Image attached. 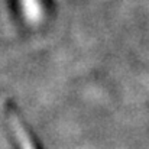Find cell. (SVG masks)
Here are the masks:
<instances>
[{
	"label": "cell",
	"instance_id": "obj_2",
	"mask_svg": "<svg viewBox=\"0 0 149 149\" xmlns=\"http://www.w3.org/2000/svg\"><path fill=\"white\" fill-rule=\"evenodd\" d=\"M12 129H13V135L15 139L19 145L20 149H36L32 138L29 136V133L26 132L25 126L20 123V120L17 117H12Z\"/></svg>",
	"mask_w": 149,
	"mask_h": 149
},
{
	"label": "cell",
	"instance_id": "obj_1",
	"mask_svg": "<svg viewBox=\"0 0 149 149\" xmlns=\"http://www.w3.org/2000/svg\"><path fill=\"white\" fill-rule=\"evenodd\" d=\"M25 19L32 23L38 25L44 19V6L41 0H19Z\"/></svg>",
	"mask_w": 149,
	"mask_h": 149
}]
</instances>
